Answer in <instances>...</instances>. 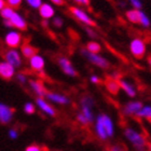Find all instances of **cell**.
Returning <instances> with one entry per match:
<instances>
[{
  "instance_id": "obj_24",
  "label": "cell",
  "mask_w": 151,
  "mask_h": 151,
  "mask_svg": "<svg viewBox=\"0 0 151 151\" xmlns=\"http://www.w3.org/2000/svg\"><path fill=\"white\" fill-rule=\"evenodd\" d=\"M86 50H88V52H91V53L97 54L98 52H101V44L97 43V42L91 41V42H88V43L86 44Z\"/></svg>"
},
{
  "instance_id": "obj_44",
  "label": "cell",
  "mask_w": 151,
  "mask_h": 151,
  "mask_svg": "<svg viewBox=\"0 0 151 151\" xmlns=\"http://www.w3.org/2000/svg\"><path fill=\"white\" fill-rule=\"evenodd\" d=\"M148 148H149V150L151 151V144H148Z\"/></svg>"
},
{
  "instance_id": "obj_14",
  "label": "cell",
  "mask_w": 151,
  "mask_h": 151,
  "mask_svg": "<svg viewBox=\"0 0 151 151\" xmlns=\"http://www.w3.org/2000/svg\"><path fill=\"white\" fill-rule=\"evenodd\" d=\"M29 84H30L32 90L35 92L39 97H43V96H45L47 91H45V88H44V86H43V83H42L41 81H38V80H32V81L29 82Z\"/></svg>"
},
{
  "instance_id": "obj_36",
  "label": "cell",
  "mask_w": 151,
  "mask_h": 151,
  "mask_svg": "<svg viewBox=\"0 0 151 151\" xmlns=\"http://www.w3.org/2000/svg\"><path fill=\"white\" fill-rule=\"evenodd\" d=\"M17 80H19L21 83H23V84H24V83L26 82L25 75H23V73H19V75H17Z\"/></svg>"
},
{
  "instance_id": "obj_12",
  "label": "cell",
  "mask_w": 151,
  "mask_h": 151,
  "mask_svg": "<svg viewBox=\"0 0 151 151\" xmlns=\"http://www.w3.org/2000/svg\"><path fill=\"white\" fill-rule=\"evenodd\" d=\"M36 103H37L38 107L40 108L41 110L43 111L44 113H47V116H55V114H56V112H55V109H54L52 106H51L50 104H47V101H44L42 97H39L37 98V101H36Z\"/></svg>"
},
{
  "instance_id": "obj_26",
  "label": "cell",
  "mask_w": 151,
  "mask_h": 151,
  "mask_svg": "<svg viewBox=\"0 0 151 151\" xmlns=\"http://www.w3.org/2000/svg\"><path fill=\"white\" fill-rule=\"evenodd\" d=\"M81 113L85 116V119L88 120V123L93 122V113L91 111V108L86 107V106H81Z\"/></svg>"
},
{
  "instance_id": "obj_28",
  "label": "cell",
  "mask_w": 151,
  "mask_h": 151,
  "mask_svg": "<svg viewBox=\"0 0 151 151\" xmlns=\"http://www.w3.org/2000/svg\"><path fill=\"white\" fill-rule=\"evenodd\" d=\"M25 1L29 6H32V9H39L41 4L43 3L42 0H25Z\"/></svg>"
},
{
  "instance_id": "obj_9",
  "label": "cell",
  "mask_w": 151,
  "mask_h": 151,
  "mask_svg": "<svg viewBox=\"0 0 151 151\" xmlns=\"http://www.w3.org/2000/svg\"><path fill=\"white\" fill-rule=\"evenodd\" d=\"M10 22L12 24V27H15L19 30H26L27 28V23H26L25 19L17 12L13 13V15L10 19Z\"/></svg>"
},
{
  "instance_id": "obj_27",
  "label": "cell",
  "mask_w": 151,
  "mask_h": 151,
  "mask_svg": "<svg viewBox=\"0 0 151 151\" xmlns=\"http://www.w3.org/2000/svg\"><path fill=\"white\" fill-rule=\"evenodd\" d=\"M139 24L142 26H144V27H149L150 26V19H149V17L147 15H146L145 12H142V11H140V21H139Z\"/></svg>"
},
{
  "instance_id": "obj_16",
  "label": "cell",
  "mask_w": 151,
  "mask_h": 151,
  "mask_svg": "<svg viewBox=\"0 0 151 151\" xmlns=\"http://www.w3.org/2000/svg\"><path fill=\"white\" fill-rule=\"evenodd\" d=\"M142 108V104L140 101H132V103H129L124 107V113L127 114V116L136 114Z\"/></svg>"
},
{
  "instance_id": "obj_20",
  "label": "cell",
  "mask_w": 151,
  "mask_h": 151,
  "mask_svg": "<svg viewBox=\"0 0 151 151\" xmlns=\"http://www.w3.org/2000/svg\"><path fill=\"white\" fill-rule=\"evenodd\" d=\"M120 84V88H122L123 91L125 92L126 94L129 95V97H134L136 95V90L133 88V85L131 83H129L127 81H124V80H118Z\"/></svg>"
},
{
  "instance_id": "obj_18",
  "label": "cell",
  "mask_w": 151,
  "mask_h": 151,
  "mask_svg": "<svg viewBox=\"0 0 151 151\" xmlns=\"http://www.w3.org/2000/svg\"><path fill=\"white\" fill-rule=\"evenodd\" d=\"M105 85H106V88L108 90V92H109V93H111V94H113V95H116L120 90L119 81H118V80H116V79L111 78V77L106 80V82H105Z\"/></svg>"
},
{
  "instance_id": "obj_25",
  "label": "cell",
  "mask_w": 151,
  "mask_h": 151,
  "mask_svg": "<svg viewBox=\"0 0 151 151\" xmlns=\"http://www.w3.org/2000/svg\"><path fill=\"white\" fill-rule=\"evenodd\" d=\"M136 116L139 118H146V119H151V107H142L138 112L136 113Z\"/></svg>"
},
{
  "instance_id": "obj_10",
  "label": "cell",
  "mask_w": 151,
  "mask_h": 151,
  "mask_svg": "<svg viewBox=\"0 0 151 151\" xmlns=\"http://www.w3.org/2000/svg\"><path fill=\"white\" fill-rule=\"evenodd\" d=\"M58 64H60V68L63 69V71L66 73V75L71 76V77H76V76H77V71H76L75 68H73V65H71V63L67 60L66 57H60Z\"/></svg>"
},
{
  "instance_id": "obj_15",
  "label": "cell",
  "mask_w": 151,
  "mask_h": 151,
  "mask_svg": "<svg viewBox=\"0 0 151 151\" xmlns=\"http://www.w3.org/2000/svg\"><path fill=\"white\" fill-rule=\"evenodd\" d=\"M96 127H95V131H96V134L101 140H106L108 138L107 132H106V129L104 126V123H103V119H101V114L97 118L96 120Z\"/></svg>"
},
{
  "instance_id": "obj_17",
  "label": "cell",
  "mask_w": 151,
  "mask_h": 151,
  "mask_svg": "<svg viewBox=\"0 0 151 151\" xmlns=\"http://www.w3.org/2000/svg\"><path fill=\"white\" fill-rule=\"evenodd\" d=\"M45 97H47V99H50L51 101H54V103H58V104H62V105L69 104V99H68L66 96L60 95V94H56V93H47V92Z\"/></svg>"
},
{
  "instance_id": "obj_21",
  "label": "cell",
  "mask_w": 151,
  "mask_h": 151,
  "mask_svg": "<svg viewBox=\"0 0 151 151\" xmlns=\"http://www.w3.org/2000/svg\"><path fill=\"white\" fill-rule=\"evenodd\" d=\"M21 52H22V54L25 57L30 58V57H32L34 55L37 54L38 50L36 47H32V45H30L29 43H25V44H23L22 47H21Z\"/></svg>"
},
{
  "instance_id": "obj_1",
  "label": "cell",
  "mask_w": 151,
  "mask_h": 151,
  "mask_svg": "<svg viewBox=\"0 0 151 151\" xmlns=\"http://www.w3.org/2000/svg\"><path fill=\"white\" fill-rule=\"evenodd\" d=\"M124 134H125L126 138L129 139L131 144L134 146V148L136 149V151H145L147 146V140L144 137L142 134L138 133L135 129H131V127H126L124 129Z\"/></svg>"
},
{
  "instance_id": "obj_40",
  "label": "cell",
  "mask_w": 151,
  "mask_h": 151,
  "mask_svg": "<svg viewBox=\"0 0 151 151\" xmlns=\"http://www.w3.org/2000/svg\"><path fill=\"white\" fill-rule=\"evenodd\" d=\"M91 81L93 82V83H99V82H101V80H99V78H98V77H96V76H92Z\"/></svg>"
},
{
  "instance_id": "obj_19",
  "label": "cell",
  "mask_w": 151,
  "mask_h": 151,
  "mask_svg": "<svg viewBox=\"0 0 151 151\" xmlns=\"http://www.w3.org/2000/svg\"><path fill=\"white\" fill-rule=\"evenodd\" d=\"M140 11L142 10H137V9L129 10L125 13L126 19H129L131 23H133V24H139V21H140Z\"/></svg>"
},
{
  "instance_id": "obj_6",
  "label": "cell",
  "mask_w": 151,
  "mask_h": 151,
  "mask_svg": "<svg viewBox=\"0 0 151 151\" xmlns=\"http://www.w3.org/2000/svg\"><path fill=\"white\" fill-rule=\"evenodd\" d=\"M4 60H6V63H9L10 65H12L13 67H19L22 65V58H21V55L16 50L14 49H11V50H8L4 53Z\"/></svg>"
},
{
  "instance_id": "obj_4",
  "label": "cell",
  "mask_w": 151,
  "mask_h": 151,
  "mask_svg": "<svg viewBox=\"0 0 151 151\" xmlns=\"http://www.w3.org/2000/svg\"><path fill=\"white\" fill-rule=\"evenodd\" d=\"M69 11L73 14V17L78 19L79 22L83 23L88 26H95V22L90 17V15L85 12L84 10L80 9L78 6H70Z\"/></svg>"
},
{
  "instance_id": "obj_34",
  "label": "cell",
  "mask_w": 151,
  "mask_h": 151,
  "mask_svg": "<svg viewBox=\"0 0 151 151\" xmlns=\"http://www.w3.org/2000/svg\"><path fill=\"white\" fill-rule=\"evenodd\" d=\"M53 25L57 28H60L63 26V19H60V17H54L53 19Z\"/></svg>"
},
{
  "instance_id": "obj_29",
  "label": "cell",
  "mask_w": 151,
  "mask_h": 151,
  "mask_svg": "<svg viewBox=\"0 0 151 151\" xmlns=\"http://www.w3.org/2000/svg\"><path fill=\"white\" fill-rule=\"evenodd\" d=\"M6 6H12V8H17L22 4L23 0H6Z\"/></svg>"
},
{
  "instance_id": "obj_11",
  "label": "cell",
  "mask_w": 151,
  "mask_h": 151,
  "mask_svg": "<svg viewBox=\"0 0 151 151\" xmlns=\"http://www.w3.org/2000/svg\"><path fill=\"white\" fill-rule=\"evenodd\" d=\"M39 14L43 19H52L54 16V13H55V10L50 3H42L39 8Z\"/></svg>"
},
{
  "instance_id": "obj_7",
  "label": "cell",
  "mask_w": 151,
  "mask_h": 151,
  "mask_svg": "<svg viewBox=\"0 0 151 151\" xmlns=\"http://www.w3.org/2000/svg\"><path fill=\"white\" fill-rule=\"evenodd\" d=\"M13 114H14L13 108L0 103V123L1 124H8L11 122Z\"/></svg>"
},
{
  "instance_id": "obj_31",
  "label": "cell",
  "mask_w": 151,
  "mask_h": 151,
  "mask_svg": "<svg viewBox=\"0 0 151 151\" xmlns=\"http://www.w3.org/2000/svg\"><path fill=\"white\" fill-rule=\"evenodd\" d=\"M24 110H25L26 113H28V114H32V113L35 112V106L30 103H27V104L24 106Z\"/></svg>"
},
{
  "instance_id": "obj_32",
  "label": "cell",
  "mask_w": 151,
  "mask_h": 151,
  "mask_svg": "<svg viewBox=\"0 0 151 151\" xmlns=\"http://www.w3.org/2000/svg\"><path fill=\"white\" fill-rule=\"evenodd\" d=\"M129 3L133 6L134 9H137V10H140L142 6V0H129Z\"/></svg>"
},
{
  "instance_id": "obj_2",
  "label": "cell",
  "mask_w": 151,
  "mask_h": 151,
  "mask_svg": "<svg viewBox=\"0 0 151 151\" xmlns=\"http://www.w3.org/2000/svg\"><path fill=\"white\" fill-rule=\"evenodd\" d=\"M129 51L134 57L136 58H142L144 55L146 53V43L142 39H139V38H135L131 41L129 43Z\"/></svg>"
},
{
  "instance_id": "obj_37",
  "label": "cell",
  "mask_w": 151,
  "mask_h": 151,
  "mask_svg": "<svg viewBox=\"0 0 151 151\" xmlns=\"http://www.w3.org/2000/svg\"><path fill=\"white\" fill-rule=\"evenodd\" d=\"M73 1L79 3V4H82V6H88L90 4V0H73Z\"/></svg>"
},
{
  "instance_id": "obj_45",
  "label": "cell",
  "mask_w": 151,
  "mask_h": 151,
  "mask_svg": "<svg viewBox=\"0 0 151 151\" xmlns=\"http://www.w3.org/2000/svg\"><path fill=\"white\" fill-rule=\"evenodd\" d=\"M148 121L150 122V124H151V119H148Z\"/></svg>"
},
{
  "instance_id": "obj_30",
  "label": "cell",
  "mask_w": 151,
  "mask_h": 151,
  "mask_svg": "<svg viewBox=\"0 0 151 151\" xmlns=\"http://www.w3.org/2000/svg\"><path fill=\"white\" fill-rule=\"evenodd\" d=\"M77 121H78L80 124H82L83 126H86L88 124H90V123H88V121L85 119V116H83L82 113H78V114H77Z\"/></svg>"
},
{
  "instance_id": "obj_33",
  "label": "cell",
  "mask_w": 151,
  "mask_h": 151,
  "mask_svg": "<svg viewBox=\"0 0 151 151\" xmlns=\"http://www.w3.org/2000/svg\"><path fill=\"white\" fill-rule=\"evenodd\" d=\"M25 151H44V148H42V147L37 146V145H32V146H28V147L25 149Z\"/></svg>"
},
{
  "instance_id": "obj_8",
  "label": "cell",
  "mask_w": 151,
  "mask_h": 151,
  "mask_svg": "<svg viewBox=\"0 0 151 151\" xmlns=\"http://www.w3.org/2000/svg\"><path fill=\"white\" fill-rule=\"evenodd\" d=\"M14 67L12 65H10L9 63H6V60L4 62H0V77L6 80H10V79L13 78L14 76Z\"/></svg>"
},
{
  "instance_id": "obj_13",
  "label": "cell",
  "mask_w": 151,
  "mask_h": 151,
  "mask_svg": "<svg viewBox=\"0 0 151 151\" xmlns=\"http://www.w3.org/2000/svg\"><path fill=\"white\" fill-rule=\"evenodd\" d=\"M29 64H30V67H32V70H35V71H41L44 67V60L42 56L36 54V55H34L32 57L29 58Z\"/></svg>"
},
{
  "instance_id": "obj_38",
  "label": "cell",
  "mask_w": 151,
  "mask_h": 151,
  "mask_svg": "<svg viewBox=\"0 0 151 151\" xmlns=\"http://www.w3.org/2000/svg\"><path fill=\"white\" fill-rule=\"evenodd\" d=\"M50 1L56 6H63L64 4V0H50Z\"/></svg>"
},
{
  "instance_id": "obj_39",
  "label": "cell",
  "mask_w": 151,
  "mask_h": 151,
  "mask_svg": "<svg viewBox=\"0 0 151 151\" xmlns=\"http://www.w3.org/2000/svg\"><path fill=\"white\" fill-rule=\"evenodd\" d=\"M9 135L11 138H16V137H17V132L14 131V129H11V131L9 132Z\"/></svg>"
},
{
  "instance_id": "obj_22",
  "label": "cell",
  "mask_w": 151,
  "mask_h": 151,
  "mask_svg": "<svg viewBox=\"0 0 151 151\" xmlns=\"http://www.w3.org/2000/svg\"><path fill=\"white\" fill-rule=\"evenodd\" d=\"M101 119H103V123H104V126L106 129V132H107L108 137H111L113 135V124L111 119L106 114H101Z\"/></svg>"
},
{
  "instance_id": "obj_41",
  "label": "cell",
  "mask_w": 151,
  "mask_h": 151,
  "mask_svg": "<svg viewBox=\"0 0 151 151\" xmlns=\"http://www.w3.org/2000/svg\"><path fill=\"white\" fill-rule=\"evenodd\" d=\"M6 6V0H0V11H1V10H2Z\"/></svg>"
},
{
  "instance_id": "obj_3",
  "label": "cell",
  "mask_w": 151,
  "mask_h": 151,
  "mask_svg": "<svg viewBox=\"0 0 151 151\" xmlns=\"http://www.w3.org/2000/svg\"><path fill=\"white\" fill-rule=\"evenodd\" d=\"M81 54L88 60V62H91L93 65H96V66L101 67V68H108V67H109V62H108L106 58H104V57L99 56L98 54L91 53V52H88L86 49H85V50L84 49L81 50Z\"/></svg>"
},
{
  "instance_id": "obj_23",
  "label": "cell",
  "mask_w": 151,
  "mask_h": 151,
  "mask_svg": "<svg viewBox=\"0 0 151 151\" xmlns=\"http://www.w3.org/2000/svg\"><path fill=\"white\" fill-rule=\"evenodd\" d=\"M14 12H15V11H14V8H12V6H6L1 11H0V15H1V17H2L3 19H10Z\"/></svg>"
},
{
  "instance_id": "obj_5",
  "label": "cell",
  "mask_w": 151,
  "mask_h": 151,
  "mask_svg": "<svg viewBox=\"0 0 151 151\" xmlns=\"http://www.w3.org/2000/svg\"><path fill=\"white\" fill-rule=\"evenodd\" d=\"M4 42L11 49H16L22 42V35L15 30H11L4 37Z\"/></svg>"
},
{
  "instance_id": "obj_35",
  "label": "cell",
  "mask_w": 151,
  "mask_h": 151,
  "mask_svg": "<svg viewBox=\"0 0 151 151\" xmlns=\"http://www.w3.org/2000/svg\"><path fill=\"white\" fill-rule=\"evenodd\" d=\"M109 151H125V150H124V148H123L122 146L114 145V146H112V147H111Z\"/></svg>"
},
{
  "instance_id": "obj_42",
  "label": "cell",
  "mask_w": 151,
  "mask_h": 151,
  "mask_svg": "<svg viewBox=\"0 0 151 151\" xmlns=\"http://www.w3.org/2000/svg\"><path fill=\"white\" fill-rule=\"evenodd\" d=\"M86 32H88V34L90 36H91V37H95V36H96V34H95L94 32H93V30H91V29H86Z\"/></svg>"
},
{
  "instance_id": "obj_43",
  "label": "cell",
  "mask_w": 151,
  "mask_h": 151,
  "mask_svg": "<svg viewBox=\"0 0 151 151\" xmlns=\"http://www.w3.org/2000/svg\"><path fill=\"white\" fill-rule=\"evenodd\" d=\"M148 63L150 64V66H151V56H150V57H149V58H148Z\"/></svg>"
}]
</instances>
